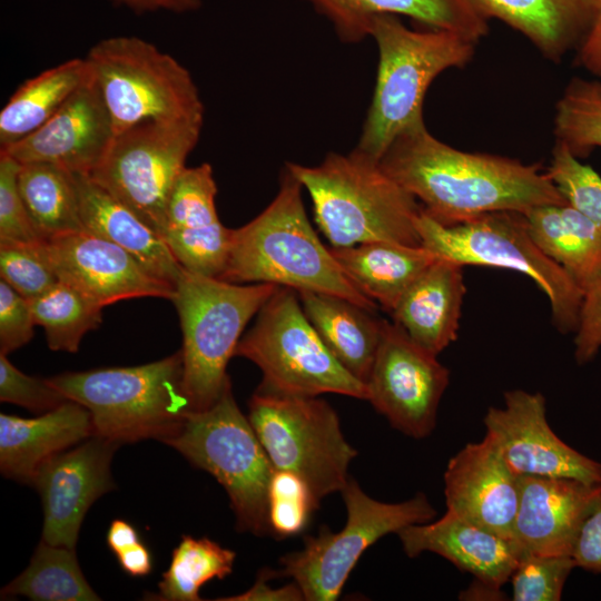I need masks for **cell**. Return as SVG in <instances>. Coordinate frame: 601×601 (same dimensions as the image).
Here are the masks:
<instances>
[{
    "label": "cell",
    "mask_w": 601,
    "mask_h": 601,
    "mask_svg": "<svg viewBox=\"0 0 601 601\" xmlns=\"http://www.w3.org/2000/svg\"><path fill=\"white\" fill-rule=\"evenodd\" d=\"M90 77L86 58H73L24 81L0 112V149L41 127Z\"/></svg>",
    "instance_id": "obj_31"
},
{
    "label": "cell",
    "mask_w": 601,
    "mask_h": 601,
    "mask_svg": "<svg viewBox=\"0 0 601 601\" xmlns=\"http://www.w3.org/2000/svg\"><path fill=\"white\" fill-rule=\"evenodd\" d=\"M380 165L445 226L493 211L568 204L539 165L457 150L432 136L425 124L400 135Z\"/></svg>",
    "instance_id": "obj_1"
},
{
    "label": "cell",
    "mask_w": 601,
    "mask_h": 601,
    "mask_svg": "<svg viewBox=\"0 0 601 601\" xmlns=\"http://www.w3.org/2000/svg\"><path fill=\"white\" fill-rule=\"evenodd\" d=\"M41 243L0 242L1 279L28 300L37 298L59 282Z\"/></svg>",
    "instance_id": "obj_40"
},
{
    "label": "cell",
    "mask_w": 601,
    "mask_h": 601,
    "mask_svg": "<svg viewBox=\"0 0 601 601\" xmlns=\"http://www.w3.org/2000/svg\"><path fill=\"white\" fill-rule=\"evenodd\" d=\"M275 577V571L264 569L259 572L255 584L246 592L218 600L227 601H298L304 600L303 592L296 582L280 588H272L268 581Z\"/></svg>",
    "instance_id": "obj_47"
},
{
    "label": "cell",
    "mask_w": 601,
    "mask_h": 601,
    "mask_svg": "<svg viewBox=\"0 0 601 601\" xmlns=\"http://www.w3.org/2000/svg\"><path fill=\"white\" fill-rule=\"evenodd\" d=\"M329 249L351 282L390 314L412 282L439 257L424 246L392 242Z\"/></svg>",
    "instance_id": "obj_28"
},
{
    "label": "cell",
    "mask_w": 601,
    "mask_h": 601,
    "mask_svg": "<svg viewBox=\"0 0 601 601\" xmlns=\"http://www.w3.org/2000/svg\"><path fill=\"white\" fill-rule=\"evenodd\" d=\"M571 556L577 568L601 574V485L580 526Z\"/></svg>",
    "instance_id": "obj_45"
},
{
    "label": "cell",
    "mask_w": 601,
    "mask_h": 601,
    "mask_svg": "<svg viewBox=\"0 0 601 601\" xmlns=\"http://www.w3.org/2000/svg\"><path fill=\"white\" fill-rule=\"evenodd\" d=\"M574 337L579 364L591 361L601 347V274L583 292Z\"/></svg>",
    "instance_id": "obj_44"
},
{
    "label": "cell",
    "mask_w": 601,
    "mask_h": 601,
    "mask_svg": "<svg viewBox=\"0 0 601 601\" xmlns=\"http://www.w3.org/2000/svg\"><path fill=\"white\" fill-rule=\"evenodd\" d=\"M485 439L518 476L571 477L601 483V464L563 442L546 420L541 393L512 390L484 416Z\"/></svg>",
    "instance_id": "obj_15"
},
{
    "label": "cell",
    "mask_w": 601,
    "mask_h": 601,
    "mask_svg": "<svg viewBox=\"0 0 601 601\" xmlns=\"http://www.w3.org/2000/svg\"><path fill=\"white\" fill-rule=\"evenodd\" d=\"M48 381L89 411L92 435L120 445L149 437L162 442L193 412L180 351L144 365L69 372Z\"/></svg>",
    "instance_id": "obj_5"
},
{
    "label": "cell",
    "mask_w": 601,
    "mask_h": 601,
    "mask_svg": "<svg viewBox=\"0 0 601 601\" xmlns=\"http://www.w3.org/2000/svg\"><path fill=\"white\" fill-rule=\"evenodd\" d=\"M108 548L115 553L140 542L139 533L135 526L124 520H114L107 532Z\"/></svg>",
    "instance_id": "obj_50"
},
{
    "label": "cell",
    "mask_w": 601,
    "mask_h": 601,
    "mask_svg": "<svg viewBox=\"0 0 601 601\" xmlns=\"http://www.w3.org/2000/svg\"><path fill=\"white\" fill-rule=\"evenodd\" d=\"M116 555L121 570L131 577H145L151 571L152 560L150 551L141 542Z\"/></svg>",
    "instance_id": "obj_48"
},
{
    "label": "cell",
    "mask_w": 601,
    "mask_h": 601,
    "mask_svg": "<svg viewBox=\"0 0 601 601\" xmlns=\"http://www.w3.org/2000/svg\"><path fill=\"white\" fill-rule=\"evenodd\" d=\"M236 553L208 538H181L173 551L168 570L162 573L159 593L165 601H199V590L213 579H225L233 571Z\"/></svg>",
    "instance_id": "obj_35"
},
{
    "label": "cell",
    "mask_w": 601,
    "mask_h": 601,
    "mask_svg": "<svg viewBox=\"0 0 601 601\" xmlns=\"http://www.w3.org/2000/svg\"><path fill=\"white\" fill-rule=\"evenodd\" d=\"M86 230L121 247L152 276L175 287L183 266L161 236L87 174H75Z\"/></svg>",
    "instance_id": "obj_25"
},
{
    "label": "cell",
    "mask_w": 601,
    "mask_h": 601,
    "mask_svg": "<svg viewBox=\"0 0 601 601\" xmlns=\"http://www.w3.org/2000/svg\"><path fill=\"white\" fill-rule=\"evenodd\" d=\"M523 214L540 249L583 293L601 274V228L569 204L541 205Z\"/></svg>",
    "instance_id": "obj_29"
},
{
    "label": "cell",
    "mask_w": 601,
    "mask_h": 601,
    "mask_svg": "<svg viewBox=\"0 0 601 601\" xmlns=\"http://www.w3.org/2000/svg\"><path fill=\"white\" fill-rule=\"evenodd\" d=\"M341 492L347 510L344 528L333 533L322 526L317 535L305 538L302 550L284 555L282 569L275 571V577L292 578L307 601L337 600L368 546L386 534H397L436 515L423 493L400 503H385L368 496L353 479Z\"/></svg>",
    "instance_id": "obj_12"
},
{
    "label": "cell",
    "mask_w": 601,
    "mask_h": 601,
    "mask_svg": "<svg viewBox=\"0 0 601 601\" xmlns=\"http://www.w3.org/2000/svg\"><path fill=\"white\" fill-rule=\"evenodd\" d=\"M235 356L260 368L258 390L294 396L334 393L367 401V386L326 347L293 288L280 286L263 305Z\"/></svg>",
    "instance_id": "obj_7"
},
{
    "label": "cell",
    "mask_w": 601,
    "mask_h": 601,
    "mask_svg": "<svg viewBox=\"0 0 601 601\" xmlns=\"http://www.w3.org/2000/svg\"><path fill=\"white\" fill-rule=\"evenodd\" d=\"M136 12L167 10L176 13L195 11L200 8L201 0H115Z\"/></svg>",
    "instance_id": "obj_49"
},
{
    "label": "cell",
    "mask_w": 601,
    "mask_h": 601,
    "mask_svg": "<svg viewBox=\"0 0 601 601\" xmlns=\"http://www.w3.org/2000/svg\"><path fill=\"white\" fill-rule=\"evenodd\" d=\"M20 162L0 151V242H41L18 188Z\"/></svg>",
    "instance_id": "obj_41"
},
{
    "label": "cell",
    "mask_w": 601,
    "mask_h": 601,
    "mask_svg": "<svg viewBox=\"0 0 601 601\" xmlns=\"http://www.w3.org/2000/svg\"><path fill=\"white\" fill-rule=\"evenodd\" d=\"M416 228L422 246L461 265L513 269L545 293L552 322L563 333L575 331L583 293L568 273L533 240L523 213L500 210L445 226L421 209Z\"/></svg>",
    "instance_id": "obj_9"
},
{
    "label": "cell",
    "mask_w": 601,
    "mask_h": 601,
    "mask_svg": "<svg viewBox=\"0 0 601 601\" xmlns=\"http://www.w3.org/2000/svg\"><path fill=\"white\" fill-rule=\"evenodd\" d=\"M600 485L571 477L520 475L513 540L521 552L571 555Z\"/></svg>",
    "instance_id": "obj_21"
},
{
    "label": "cell",
    "mask_w": 601,
    "mask_h": 601,
    "mask_svg": "<svg viewBox=\"0 0 601 601\" xmlns=\"http://www.w3.org/2000/svg\"><path fill=\"white\" fill-rule=\"evenodd\" d=\"M115 135L91 73L41 127L0 151L20 164L48 162L70 173L90 175L105 158Z\"/></svg>",
    "instance_id": "obj_18"
},
{
    "label": "cell",
    "mask_w": 601,
    "mask_h": 601,
    "mask_svg": "<svg viewBox=\"0 0 601 601\" xmlns=\"http://www.w3.org/2000/svg\"><path fill=\"white\" fill-rule=\"evenodd\" d=\"M285 166L309 194L315 221L331 247L371 242L422 246L416 228L422 206L378 160L355 148L331 152L316 166Z\"/></svg>",
    "instance_id": "obj_3"
},
{
    "label": "cell",
    "mask_w": 601,
    "mask_h": 601,
    "mask_svg": "<svg viewBox=\"0 0 601 601\" xmlns=\"http://www.w3.org/2000/svg\"><path fill=\"white\" fill-rule=\"evenodd\" d=\"M22 595L37 601L100 600L79 566L75 549L41 540L29 566L1 591V597Z\"/></svg>",
    "instance_id": "obj_33"
},
{
    "label": "cell",
    "mask_w": 601,
    "mask_h": 601,
    "mask_svg": "<svg viewBox=\"0 0 601 601\" xmlns=\"http://www.w3.org/2000/svg\"><path fill=\"white\" fill-rule=\"evenodd\" d=\"M162 442L224 486L238 530L272 534L268 489L275 469L249 418L238 407L230 384L214 405L191 412Z\"/></svg>",
    "instance_id": "obj_8"
},
{
    "label": "cell",
    "mask_w": 601,
    "mask_h": 601,
    "mask_svg": "<svg viewBox=\"0 0 601 601\" xmlns=\"http://www.w3.org/2000/svg\"><path fill=\"white\" fill-rule=\"evenodd\" d=\"M279 287L235 284L183 268L170 300L179 316L184 388L193 412L209 408L230 384L227 364L246 325Z\"/></svg>",
    "instance_id": "obj_6"
},
{
    "label": "cell",
    "mask_w": 601,
    "mask_h": 601,
    "mask_svg": "<svg viewBox=\"0 0 601 601\" xmlns=\"http://www.w3.org/2000/svg\"><path fill=\"white\" fill-rule=\"evenodd\" d=\"M588 21L583 30L579 58L581 63L601 81V0H585Z\"/></svg>",
    "instance_id": "obj_46"
},
{
    "label": "cell",
    "mask_w": 601,
    "mask_h": 601,
    "mask_svg": "<svg viewBox=\"0 0 601 601\" xmlns=\"http://www.w3.org/2000/svg\"><path fill=\"white\" fill-rule=\"evenodd\" d=\"M410 558L432 552L449 560L474 580L501 589L522 555L518 544L455 513L434 522L413 524L397 533Z\"/></svg>",
    "instance_id": "obj_22"
},
{
    "label": "cell",
    "mask_w": 601,
    "mask_h": 601,
    "mask_svg": "<svg viewBox=\"0 0 601 601\" xmlns=\"http://www.w3.org/2000/svg\"><path fill=\"white\" fill-rule=\"evenodd\" d=\"M18 188L41 240L86 230L73 173L48 162L20 164Z\"/></svg>",
    "instance_id": "obj_32"
},
{
    "label": "cell",
    "mask_w": 601,
    "mask_h": 601,
    "mask_svg": "<svg viewBox=\"0 0 601 601\" xmlns=\"http://www.w3.org/2000/svg\"><path fill=\"white\" fill-rule=\"evenodd\" d=\"M333 26L341 41L355 43L371 35L380 14L406 16L432 29L457 32L473 42L487 33L482 16L466 0H303Z\"/></svg>",
    "instance_id": "obj_26"
},
{
    "label": "cell",
    "mask_w": 601,
    "mask_h": 601,
    "mask_svg": "<svg viewBox=\"0 0 601 601\" xmlns=\"http://www.w3.org/2000/svg\"><path fill=\"white\" fill-rule=\"evenodd\" d=\"M120 444L91 435L79 446L58 453L36 472L31 485L41 495L42 540L75 549L82 520L91 504L115 485L111 459Z\"/></svg>",
    "instance_id": "obj_16"
},
{
    "label": "cell",
    "mask_w": 601,
    "mask_h": 601,
    "mask_svg": "<svg viewBox=\"0 0 601 601\" xmlns=\"http://www.w3.org/2000/svg\"><path fill=\"white\" fill-rule=\"evenodd\" d=\"M203 121H147L124 130L89 176L160 235L169 197Z\"/></svg>",
    "instance_id": "obj_13"
},
{
    "label": "cell",
    "mask_w": 601,
    "mask_h": 601,
    "mask_svg": "<svg viewBox=\"0 0 601 601\" xmlns=\"http://www.w3.org/2000/svg\"><path fill=\"white\" fill-rule=\"evenodd\" d=\"M30 304L52 351L77 353L82 337L102 322L104 307L61 280Z\"/></svg>",
    "instance_id": "obj_34"
},
{
    "label": "cell",
    "mask_w": 601,
    "mask_h": 601,
    "mask_svg": "<svg viewBox=\"0 0 601 601\" xmlns=\"http://www.w3.org/2000/svg\"><path fill=\"white\" fill-rule=\"evenodd\" d=\"M548 174L565 201L601 228V177L556 141Z\"/></svg>",
    "instance_id": "obj_38"
},
{
    "label": "cell",
    "mask_w": 601,
    "mask_h": 601,
    "mask_svg": "<svg viewBox=\"0 0 601 601\" xmlns=\"http://www.w3.org/2000/svg\"><path fill=\"white\" fill-rule=\"evenodd\" d=\"M248 406L249 422L275 470L299 475L318 501L343 490L357 452L327 402L257 388Z\"/></svg>",
    "instance_id": "obj_11"
},
{
    "label": "cell",
    "mask_w": 601,
    "mask_h": 601,
    "mask_svg": "<svg viewBox=\"0 0 601 601\" xmlns=\"http://www.w3.org/2000/svg\"><path fill=\"white\" fill-rule=\"evenodd\" d=\"M319 501L296 473L275 470L268 489V521L272 535L284 539L302 533Z\"/></svg>",
    "instance_id": "obj_37"
},
{
    "label": "cell",
    "mask_w": 601,
    "mask_h": 601,
    "mask_svg": "<svg viewBox=\"0 0 601 601\" xmlns=\"http://www.w3.org/2000/svg\"><path fill=\"white\" fill-rule=\"evenodd\" d=\"M92 434L89 411L70 400L35 418L1 413V472L9 479L31 484L42 463Z\"/></svg>",
    "instance_id": "obj_24"
},
{
    "label": "cell",
    "mask_w": 601,
    "mask_h": 601,
    "mask_svg": "<svg viewBox=\"0 0 601 601\" xmlns=\"http://www.w3.org/2000/svg\"><path fill=\"white\" fill-rule=\"evenodd\" d=\"M370 37L378 50L376 82L355 148L380 161L400 135L424 125L430 85L442 71L465 66L475 42L450 30H411L394 14L376 16Z\"/></svg>",
    "instance_id": "obj_4"
},
{
    "label": "cell",
    "mask_w": 601,
    "mask_h": 601,
    "mask_svg": "<svg viewBox=\"0 0 601 601\" xmlns=\"http://www.w3.org/2000/svg\"><path fill=\"white\" fill-rule=\"evenodd\" d=\"M485 20L495 18L558 60L588 21L585 0H466Z\"/></svg>",
    "instance_id": "obj_30"
},
{
    "label": "cell",
    "mask_w": 601,
    "mask_h": 601,
    "mask_svg": "<svg viewBox=\"0 0 601 601\" xmlns=\"http://www.w3.org/2000/svg\"><path fill=\"white\" fill-rule=\"evenodd\" d=\"M86 60L116 135L147 121L204 120L190 72L152 43L111 37L97 42Z\"/></svg>",
    "instance_id": "obj_10"
},
{
    "label": "cell",
    "mask_w": 601,
    "mask_h": 601,
    "mask_svg": "<svg viewBox=\"0 0 601 601\" xmlns=\"http://www.w3.org/2000/svg\"><path fill=\"white\" fill-rule=\"evenodd\" d=\"M554 134L577 157L601 147V81L569 83L556 104Z\"/></svg>",
    "instance_id": "obj_36"
},
{
    "label": "cell",
    "mask_w": 601,
    "mask_h": 601,
    "mask_svg": "<svg viewBox=\"0 0 601 601\" xmlns=\"http://www.w3.org/2000/svg\"><path fill=\"white\" fill-rule=\"evenodd\" d=\"M463 265L437 257L406 288L393 322L425 351L437 356L455 341L465 285Z\"/></svg>",
    "instance_id": "obj_23"
},
{
    "label": "cell",
    "mask_w": 601,
    "mask_h": 601,
    "mask_svg": "<svg viewBox=\"0 0 601 601\" xmlns=\"http://www.w3.org/2000/svg\"><path fill=\"white\" fill-rule=\"evenodd\" d=\"M450 372L436 355L414 343L394 322L384 319L367 386V401L390 424L414 439L428 436Z\"/></svg>",
    "instance_id": "obj_14"
},
{
    "label": "cell",
    "mask_w": 601,
    "mask_h": 601,
    "mask_svg": "<svg viewBox=\"0 0 601 601\" xmlns=\"http://www.w3.org/2000/svg\"><path fill=\"white\" fill-rule=\"evenodd\" d=\"M216 194L209 164L186 167L169 197L160 236L185 269L219 278L233 229L225 227L217 215Z\"/></svg>",
    "instance_id": "obj_19"
},
{
    "label": "cell",
    "mask_w": 601,
    "mask_h": 601,
    "mask_svg": "<svg viewBox=\"0 0 601 601\" xmlns=\"http://www.w3.org/2000/svg\"><path fill=\"white\" fill-rule=\"evenodd\" d=\"M0 400L35 413L49 412L68 401L48 380L22 373L4 354H0Z\"/></svg>",
    "instance_id": "obj_42"
},
{
    "label": "cell",
    "mask_w": 601,
    "mask_h": 601,
    "mask_svg": "<svg viewBox=\"0 0 601 601\" xmlns=\"http://www.w3.org/2000/svg\"><path fill=\"white\" fill-rule=\"evenodd\" d=\"M447 510L500 536L513 540L519 476L484 437L452 456L444 472Z\"/></svg>",
    "instance_id": "obj_20"
},
{
    "label": "cell",
    "mask_w": 601,
    "mask_h": 601,
    "mask_svg": "<svg viewBox=\"0 0 601 601\" xmlns=\"http://www.w3.org/2000/svg\"><path fill=\"white\" fill-rule=\"evenodd\" d=\"M35 326L30 300L1 279L0 354L8 355L26 345L33 336Z\"/></svg>",
    "instance_id": "obj_43"
},
{
    "label": "cell",
    "mask_w": 601,
    "mask_h": 601,
    "mask_svg": "<svg viewBox=\"0 0 601 601\" xmlns=\"http://www.w3.org/2000/svg\"><path fill=\"white\" fill-rule=\"evenodd\" d=\"M303 311L335 358L365 385L381 342L384 319L339 296L297 292Z\"/></svg>",
    "instance_id": "obj_27"
},
{
    "label": "cell",
    "mask_w": 601,
    "mask_h": 601,
    "mask_svg": "<svg viewBox=\"0 0 601 601\" xmlns=\"http://www.w3.org/2000/svg\"><path fill=\"white\" fill-rule=\"evenodd\" d=\"M303 190L285 166L272 203L253 220L233 229L219 279L331 294L375 312L378 305L351 282L318 238L305 210Z\"/></svg>",
    "instance_id": "obj_2"
},
{
    "label": "cell",
    "mask_w": 601,
    "mask_h": 601,
    "mask_svg": "<svg viewBox=\"0 0 601 601\" xmlns=\"http://www.w3.org/2000/svg\"><path fill=\"white\" fill-rule=\"evenodd\" d=\"M59 280L105 307L137 297L171 299L174 286L152 276L128 252L88 230L42 240Z\"/></svg>",
    "instance_id": "obj_17"
},
{
    "label": "cell",
    "mask_w": 601,
    "mask_h": 601,
    "mask_svg": "<svg viewBox=\"0 0 601 601\" xmlns=\"http://www.w3.org/2000/svg\"><path fill=\"white\" fill-rule=\"evenodd\" d=\"M577 568L571 555L522 553L511 577L513 601H559Z\"/></svg>",
    "instance_id": "obj_39"
}]
</instances>
